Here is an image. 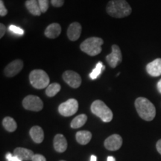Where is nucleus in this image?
I'll return each instance as SVG.
<instances>
[{"label":"nucleus","mask_w":161,"mask_h":161,"mask_svg":"<svg viewBox=\"0 0 161 161\" xmlns=\"http://www.w3.org/2000/svg\"><path fill=\"white\" fill-rule=\"evenodd\" d=\"M23 106L25 110L38 112L43 108V102L38 96L29 95L24 98Z\"/></svg>","instance_id":"0eeeda50"},{"label":"nucleus","mask_w":161,"mask_h":161,"mask_svg":"<svg viewBox=\"0 0 161 161\" xmlns=\"http://www.w3.org/2000/svg\"><path fill=\"white\" fill-rule=\"evenodd\" d=\"M8 30L10 31H11L12 33L16 34L18 35H24V31L21 28L17 27L14 25H11L8 27Z\"/></svg>","instance_id":"393cba45"},{"label":"nucleus","mask_w":161,"mask_h":161,"mask_svg":"<svg viewBox=\"0 0 161 161\" xmlns=\"http://www.w3.org/2000/svg\"><path fill=\"white\" fill-rule=\"evenodd\" d=\"M108 15L114 18H124L129 16L132 8L126 0H110L106 6Z\"/></svg>","instance_id":"f257e3e1"},{"label":"nucleus","mask_w":161,"mask_h":161,"mask_svg":"<svg viewBox=\"0 0 161 161\" xmlns=\"http://www.w3.org/2000/svg\"><path fill=\"white\" fill-rule=\"evenodd\" d=\"M104 69H105V66H104L101 61L98 62L96 67L94 68V69L92 70L91 73L90 74V78L92 80H95L96 78H99L101 74L102 73V72H103Z\"/></svg>","instance_id":"5701e85b"},{"label":"nucleus","mask_w":161,"mask_h":161,"mask_svg":"<svg viewBox=\"0 0 161 161\" xmlns=\"http://www.w3.org/2000/svg\"><path fill=\"white\" fill-rule=\"evenodd\" d=\"M156 148H157V150H158V152L161 154V139L157 142Z\"/></svg>","instance_id":"7c9ffc66"},{"label":"nucleus","mask_w":161,"mask_h":161,"mask_svg":"<svg viewBox=\"0 0 161 161\" xmlns=\"http://www.w3.org/2000/svg\"><path fill=\"white\" fill-rule=\"evenodd\" d=\"M86 120H87L86 115H85V114H80V115L77 116L72 119L70 126H71L72 128L77 129V128H79L83 126L86 122Z\"/></svg>","instance_id":"aec40b11"},{"label":"nucleus","mask_w":161,"mask_h":161,"mask_svg":"<svg viewBox=\"0 0 161 161\" xmlns=\"http://www.w3.org/2000/svg\"><path fill=\"white\" fill-rule=\"evenodd\" d=\"M29 134L32 140L36 143H41L44 140V132L43 128L40 126H33L30 129Z\"/></svg>","instance_id":"f3484780"},{"label":"nucleus","mask_w":161,"mask_h":161,"mask_svg":"<svg viewBox=\"0 0 161 161\" xmlns=\"http://www.w3.org/2000/svg\"><path fill=\"white\" fill-rule=\"evenodd\" d=\"M78 110V102L75 98H69L65 102L60 104L58 107V112L60 115L66 116H71L75 114Z\"/></svg>","instance_id":"423d86ee"},{"label":"nucleus","mask_w":161,"mask_h":161,"mask_svg":"<svg viewBox=\"0 0 161 161\" xmlns=\"http://www.w3.org/2000/svg\"><path fill=\"white\" fill-rule=\"evenodd\" d=\"M135 108L138 115L142 119L152 121L156 116V108L148 98L139 97L135 101Z\"/></svg>","instance_id":"f03ea898"},{"label":"nucleus","mask_w":161,"mask_h":161,"mask_svg":"<svg viewBox=\"0 0 161 161\" xmlns=\"http://www.w3.org/2000/svg\"><path fill=\"white\" fill-rule=\"evenodd\" d=\"M6 32V27L3 23L0 24V38H3Z\"/></svg>","instance_id":"c756f323"},{"label":"nucleus","mask_w":161,"mask_h":161,"mask_svg":"<svg viewBox=\"0 0 161 161\" xmlns=\"http://www.w3.org/2000/svg\"><path fill=\"white\" fill-rule=\"evenodd\" d=\"M90 161H97V158L95 155H92L90 158Z\"/></svg>","instance_id":"72a5a7b5"},{"label":"nucleus","mask_w":161,"mask_h":161,"mask_svg":"<svg viewBox=\"0 0 161 161\" xmlns=\"http://www.w3.org/2000/svg\"><path fill=\"white\" fill-rule=\"evenodd\" d=\"M157 86H158V91L161 93V79L158 82V84H157Z\"/></svg>","instance_id":"2f4dec72"},{"label":"nucleus","mask_w":161,"mask_h":161,"mask_svg":"<svg viewBox=\"0 0 161 161\" xmlns=\"http://www.w3.org/2000/svg\"><path fill=\"white\" fill-rule=\"evenodd\" d=\"M51 4L54 7L60 8L64 5V0H51Z\"/></svg>","instance_id":"bb28decb"},{"label":"nucleus","mask_w":161,"mask_h":161,"mask_svg":"<svg viewBox=\"0 0 161 161\" xmlns=\"http://www.w3.org/2000/svg\"><path fill=\"white\" fill-rule=\"evenodd\" d=\"M8 10L5 8V5H4V2L3 0H0V16L1 17H5L7 15Z\"/></svg>","instance_id":"a878e982"},{"label":"nucleus","mask_w":161,"mask_h":161,"mask_svg":"<svg viewBox=\"0 0 161 161\" xmlns=\"http://www.w3.org/2000/svg\"><path fill=\"white\" fill-rule=\"evenodd\" d=\"M54 148L57 152L63 153L67 148V141L63 134H56L53 140Z\"/></svg>","instance_id":"4468645a"},{"label":"nucleus","mask_w":161,"mask_h":161,"mask_svg":"<svg viewBox=\"0 0 161 161\" xmlns=\"http://www.w3.org/2000/svg\"><path fill=\"white\" fill-rule=\"evenodd\" d=\"M60 161H65V160H60Z\"/></svg>","instance_id":"f704fd0d"},{"label":"nucleus","mask_w":161,"mask_h":161,"mask_svg":"<svg viewBox=\"0 0 161 161\" xmlns=\"http://www.w3.org/2000/svg\"><path fill=\"white\" fill-rule=\"evenodd\" d=\"M30 83L36 89H44L49 85V77L45 71L42 69H35L29 74Z\"/></svg>","instance_id":"20e7f679"},{"label":"nucleus","mask_w":161,"mask_h":161,"mask_svg":"<svg viewBox=\"0 0 161 161\" xmlns=\"http://www.w3.org/2000/svg\"><path fill=\"white\" fill-rule=\"evenodd\" d=\"M3 125L6 130L8 132H14L15 131L16 129L17 128V122L12 117L7 116V117L4 118L3 121Z\"/></svg>","instance_id":"412c9836"},{"label":"nucleus","mask_w":161,"mask_h":161,"mask_svg":"<svg viewBox=\"0 0 161 161\" xmlns=\"http://www.w3.org/2000/svg\"><path fill=\"white\" fill-rule=\"evenodd\" d=\"M6 159H7L8 161H23L21 160L19 158H17V156L15 155H12L11 153H8L6 154Z\"/></svg>","instance_id":"cd10ccee"},{"label":"nucleus","mask_w":161,"mask_h":161,"mask_svg":"<svg viewBox=\"0 0 161 161\" xmlns=\"http://www.w3.org/2000/svg\"><path fill=\"white\" fill-rule=\"evenodd\" d=\"M63 79L72 88H78L81 84V78L79 74L72 70H66L63 73Z\"/></svg>","instance_id":"1a4fd4ad"},{"label":"nucleus","mask_w":161,"mask_h":161,"mask_svg":"<svg viewBox=\"0 0 161 161\" xmlns=\"http://www.w3.org/2000/svg\"><path fill=\"white\" fill-rule=\"evenodd\" d=\"M60 89H61V86L58 83H52L49 84V86L46 87V96H49V97H53L57 95V93L60 92Z\"/></svg>","instance_id":"4be33fe9"},{"label":"nucleus","mask_w":161,"mask_h":161,"mask_svg":"<svg viewBox=\"0 0 161 161\" xmlns=\"http://www.w3.org/2000/svg\"><path fill=\"white\" fill-rule=\"evenodd\" d=\"M91 111L104 122H110L113 119L112 110L101 100H96L91 104Z\"/></svg>","instance_id":"39448f33"},{"label":"nucleus","mask_w":161,"mask_h":161,"mask_svg":"<svg viewBox=\"0 0 161 161\" xmlns=\"http://www.w3.org/2000/svg\"><path fill=\"white\" fill-rule=\"evenodd\" d=\"M104 147L108 150L117 151L122 145V138L119 134H113L104 140Z\"/></svg>","instance_id":"9b49d317"},{"label":"nucleus","mask_w":161,"mask_h":161,"mask_svg":"<svg viewBox=\"0 0 161 161\" xmlns=\"http://www.w3.org/2000/svg\"><path fill=\"white\" fill-rule=\"evenodd\" d=\"M14 154L23 161L31 160L32 158L35 155L33 151L25 148H21V147L16 148L14 151Z\"/></svg>","instance_id":"dca6fc26"},{"label":"nucleus","mask_w":161,"mask_h":161,"mask_svg":"<svg viewBox=\"0 0 161 161\" xmlns=\"http://www.w3.org/2000/svg\"><path fill=\"white\" fill-rule=\"evenodd\" d=\"M76 140L80 145H86L90 142L92 138L91 132L88 130H80L76 133Z\"/></svg>","instance_id":"6ab92c4d"},{"label":"nucleus","mask_w":161,"mask_h":161,"mask_svg":"<svg viewBox=\"0 0 161 161\" xmlns=\"http://www.w3.org/2000/svg\"><path fill=\"white\" fill-rule=\"evenodd\" d=\"M81 25L78 22L71 23L67 29V37L71 41H76L79 39L81 34Z\"/></svg>","instance_id":"f8f14e48"},{"label":"nucleus","mask_w":161,"mask_h":161,"mask_svg":"<svg viewBox=\"0 0 161 161\" xmlns=\"http://www.w3.org/2000/svg\"><path fill=\"white\" fill-rule=\"evenodd\" d=\"M107 161H116V159L112 156L108 157V159H107Z\"/></svg>","instance_id":"473e14b6"},{"label":"nucleus","mask_w":161,"mask_h":161,"mask_svg":"<svg viewBox=\"0 0 161 161\" xmlns=\"http://www.w3.org/2000/svg\"><path fill=\"white\" fill-rule=\"evenodd\" d=\"M23 68V60L17 59L11 62L5 66L4 69V74L6 77L12 78L17 75L18 73L21 72Z\"/></svg>","instance_id":"9d476101"},{"label":"nucleus","mask_w":161,"mask_h":161,"mask_svg":"<svg viewBox=\"0 0 161 161\" xmlns=\"http://www.w3.org/2000/svg\"><path fill=\"white\" fill-rule=\"evenodd\" d=\"M104 41L102 38L92 37L86 39L80 45V49L90 56H96L102 52V46Z\"/></svg>","instance_id":"7ed1b4c3"},{"label":"nucleus","mask_w":161,"mask_h":161,"mask_svg":"<svg viewBox=\"0 0 161 161\" xmlns=\"http://www.w3.org/2000/svg\"><path fill=\"white\" fill-rule=\"evenodd\" d=\"M45 36L49 39H55L61 34V26L58 23H52L45 30Z\"/></svg>","instance_id":"2eb2a0df"},{"label":"nucleus","mask_w":161,"mask_h":161,"mask_svg":"<svg viewBox=\"0 0 161 161\" xmlns=\"http://www.w3.org/2000/svg\"><path fill=\"white\" fill-rule=\"evenodd\" d=\"M40 11L42 13H46L49 7V0H38Z\"/></svg>","instance_id":"b1692460"},{"label":"nucleus","mask_w":161,"mask_h":161,"mask_svg":"<svg viewBox=\"0 0 161 161\" xmlns=\"http://www.w3.org/2000/svg\"><path fill=\"white\" fill-rule=\"evenodd\" d=\"M146 71L152 77L161 75V58H157L146 66Z\"/></svg>","instance_id":"ddd939ff"},{"label":"nucleus","mask_w":161,"mask_h":161,"mask_svg":"<svg viewBox=\"0 0 161 161\" xmlns=\"http://www.w3.org/2000/svg\"><path fill=\"white\" fill-rule=\"evenodd\" d=\"M106 60L112 68H116L119 65V64L122 61V55L119 46L116 44L112 46V52L106 56Z\"/></svg>","instance_id":"6e6552de"},{"label":"nucleus","mask_w":161,"mask_h":161,"mask_svg":"<svg viewBox=\"0 0 161 161\" xmlns=\"http://www.w3.org/2000/svg\"><path fill=\"white\" fill-rule=\"evenodd\" d=\"M25 7L28 11L34 16H40L41 11H40L38 0H27L25 2Z\"/></svg>","instance_id":"a211bd4d"},{"label":"nucleus","mask_w":161,"mask_h":161,"mask_svg":"<svg viewBox=\"0 0 161 161\" xmlns=\"http://www.w3.org/2000/svg\"><path fill=\"white\" fill-rule=\"evenodd\" d=\"M31 161H46L45 157L41 155V154H35L33 158H32Z\"/></svg>","instance_id":"c85d7f7f"}]
</instances>
